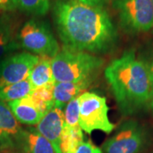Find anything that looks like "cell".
I'll use <instances>...</instances> for the list:
<instances>
[{"instance_id":"5b68a950","label":"cell","mask_w":153,"mask_h":153,"mask_svg":"<svg viewBox=\"0 0 153 153\" xmlns=\"http://www.w3.org/2000/svg\"><path fill=\"white\" fill-rule=\"evenodd\" d=\"M122 29L129 34H140L153 30L152 0H113Z\"/></svg>"},{"instance_id":"5bb4252c","label":"cell","mask_w":153,"mask_h":153,"mask_svg":"<svg viewBox=\"0 0 153 153\" xmlns=\"http://www.w3.org/2000/svg\"><path fill=\"white\" fill-rule=\"evenodd\" d=\"M16 120L22 124L37 126L44 114L33 105L29 96L7 103Z\"/></svg>"},{"instance_id":"2e32d148","label":"cell","mask_w":153,"mask_h":153,"mask_svg":"<svg viewBox=\"0 0 153 153\" xmlns=\"http://www.w3.org/2000/svg\"><path fill=\"white\" fill-rule=\"evenodd\" d=\"M34 88L28 79L22 82L13 83L0 88V100L4 102H10L16 100L27 97L32 94Z\"/></svg>"},{"instance_id":"44dd1931","label":"cell","mask_w":153,"mask_h":153,"mask_svg":"<svg viewBox=\"0 0 153 153\" xmlns=\"http://www.w3.org/2000/svg\"><path fill=\"white\" fill-rule=\"evenodd\" d=\"M75 153H103V152L90 141H83Z\"/></svg>"},{"instance_id":"277c9868","label":"cell","mask_w":153,"mask_h":153,"mask_svg":"<svg viewBox=\"0 0 153 153\" xmlns=\"http://www.w3.org/2000/svg\"><path fill=\"white\" fill-rule=\"evenodd\" d=\"M18 40L21 49L41 57L52 59L60 50L49 23L35 18L28 20L19 30Z\"/></svg>"},{"instance_id":"8fae6325","label":"cell","mask_w":153,"mask_h":153,"mask_svg":"<svg viewBox=\"0 0 153 153\" xmlns=\"http://www.w3.org/2000/svg\"><path fill=\"white\" fill-rule=\"evenodd\" d=\"M16 147L22 153H56L51 143L34 127L22 128Z\"/></svg>"},{"instance_id":"d4e9b609","label":"cell","mask_w":153,"mask_h":153,"mask_svg":"<svg viewBox=\"0 0 153 153\" xmlns=\"http://www.w3.org/2000/svg\"><path fill=\"white\" fill-rule=\"evenodd\" d=\"M152 6H153V0H152Z\"/></svg>"},{"instance_id":"7a4b0ae2","label":"cell","mask_w":153,"mask_h":153,"mask_svg":"<svg viewBox=\"0 0 153 153\" xmlns=\"http://www.w3.org/2000/svg\"><path fill=\"white\" fill-rule=\"evenodd\" d=\"M105 77L120 111L125 116L149 109L150 78L146 61L127 50L113 60L105 70Z\"/></svg>"},{"instance_id":"8992f818","label":"cell","mask_w":153,"mask_h":153,"mask_svg":"<svg viewBox=\"0 0 153 153\" xmlns=\"http://www.w3.org/2000/svg\"><path fill=\"white\" fill-rule=\"evenodd\" d=\"M79 100V127L82 131L92 134L100 130L111 134L116 128L109 118V107L106 99L93 92H84L78 96Z\"/></svg>"},{"instance_id":"9c48e42d","label":"cell","mask_w":153,"mask_h":153,"mask_svg":"<svg viewBox=\"0 0 153 153\" xmlns=\"http://www.w3.org/2000/svg\"><path fill=\"white\" fill-rule=\"evenodd\" d=\"M64 125V114L62 109L53 107L44 114L36 126L37 130L51 143L56 153H61L60 140Z\"/></svg>"},{"instance_id":"4fadbf2b","label":"cell","mask_w":153,"mask_h":153,"mask_svg":"<svg viewBox=\"0 0 153 153\" xmlns=\"http://www.w3.org/2000/svg\"><path fill=\"white\" fill-rule=\"evenodd\" d=\"M92 81L93 79L76 82H55L53 86L54 107L65 108L69 101L78 97L83 90L88 88Z\"/></svg>"},{"instance_id":"ba28073f","label":"cell","mask_w":153,"mask_h":153,"mask_svg":"<svg viewBox=\"0 0 153 153\" xmlns=\"http://www.w3.org/2000/svg\"><path fill=\"white\" fill-rule=\"evenodd\" d=\"M39 56L27 51L15 52L0 60V88L27 79Z\"/></svg>"},{"instance_id":"d6986e66","label":"cell","mask_w":153,"mask_h":153,"mask_svg":"<svg viewBox=\"0 0 153 153\" xmlns=\"http://www.w3.org/2000/svg\"><path fill=\"white\" fill-rule=\"evenodd\" d=\"M64 114V123L65 126L70 128H80L79 127V100L78 97L74 98L69 101L65 106Z\"/></svg>"},{"instance_id":"ac0fdd59","label":"cell","mask_w":153,"mask_h":153,"mask_svg":"<svg viewBox=\"0 0 153 153\" xmlns=\"http://www.w3.org/2000/svg\"><path fill=\"white\" fill-rule=\"evenodd\" d=\"M18 9L35 16H44L50 10V0H17Z\"/></svg>"},{"instance_id":"ffe728a7","label":"cell","mask_w":153,"mask_h":153,"mask_svg":"<svg viewBox=\"0 0 153 153\" xmlns=\"http://www.w3.org/2000/svg\"><path fill=\"white\" fill-rule=\"evenodd\" d=\"M53 86L54 85H47V86H44V87L36 88V89H34V91L32 93V95L44 101L46 104L49 105L54 107Z\"/></svg>"},{"instance_id":"30bf717a","label":"cell","mask_w":153,"mask_h":153,"mask_svg":"<svg viewBox=\"0 0 153 153\" xmlns=\"http://www.w3.org/2000/svg\"><path fill=\"white\" fill-rule=\"evenodd\" d=\"M22 128L6 102L0 100V149L16 147Z\"/></svg>"},{"instance_id":"e0dca14e","label":"cell","mask_w":153,"mask_h":153,"mask_svg":"<svg viewBox=\"0 0 153 153\" xmlns=\"http://www.w3.org/2000/svg\"><path fill=\"white\" fill-rule=\"evenodd\" d=\"M83 141L81 128H70L64 125L60 140L61 153H75Z\"/></svg>"},{"instance_id":"7c38bea8","label":"cell","mask_w":153,"mask_h":153,"mask_svg":"<svg viewBox=\"0 0 153 153\" xmlns=\"http://www.w3.org/2000/svg\"><path fill=\"white\" fill-rule=\"evenodd\" d=\"M16 23L7 13L0 12V60L21 49Z\"/></svg>"},{"instance_id":"52a82bcc","label":"cell","mask_w":153,"mask_h":153,"mask_svg":"<svg viewBox=\"0 0 153 153\" xmlns=\"http://www.w3.org/2000/svg\"><path fill=\"white\" fill-rule=\"evenodd\" d=\"M146 128L135 120H128L102 146L103 153H140L148 143Z\"/></svg>"},{"instance_id":"9a60e30c","label":"cell","mask_w":153,"mask_h":153,"mask_svg":"<svg viewBox=\"0 0 153 153\" xmlns=\"http://www.w3.org/2000/svg\"><path fill=\"white\" fill-rule=\"evenodd\" d=\"M27 79L34 89L47 85H54L55 82L51 67V58L39 57L38 62L32 69Z\"/></svg>"},{"instance_id":"7402d4cb","label":"cell","mask_w":153,"mask_h":153,"mask_svg":"<svg viewBox=\"0 0 153 153\" xmlns=\"http://www.w3.org/2000/svg\"><path fill=\"white\" fill-rule=\"evenodd\" d=\"M18 9L17 0H0V12L9 13Z\"/></svg>"},{"instance_id":"603a6c76","label":"cell","mask_w":153,"mask_h":153,"mask_svg":"<svg viewBox=\"0 0 153 153\" xmlns=\"http://www.w3.org/2000/svg\"><path fill=\"white\" fill-rule=\"evenodd\" d=\"M149 71V78H150V88H151V100H150V105L149 109L152 111L153 114V57L146 62Z\"/></svg>"},{"instance_id":"3957f363","label":"cell","mask_w":153,"mask_h":153,"mask_svg":"<svg viewBox=\"0 0 153 153\" xmlns=\"http://www.w3.org/2000/svg\"><path fill=\"white\" fill-rule=\"evenodd\" d=\"M103 58L93 54L64 48L51 59L55 82H76L93 79L104 65Z\"/></svg>"},{"instance_id":"4316f807","label":"cell","mask_w":153,"mask_h":153,"mask_svg":"<svg viewBox=\"0 0 153 153\" xmlns=\"http://www.w3.org/2000/svg\"><path fill=\"white\" fill-rule=\"evenodd\" d=\"M56 1H60V0H56Z\"/></svg>"},{"instance_id":"cb8c5ba5","label":"cell","mask_w":153,"mask_h":153,"mask_svg":"<svg viewBox=\"0 0 153 153\" xmlns=\"http://www.w3.org/2000/svg\"><path fill=\"white\" fill-rule=\"evenodd\" d=\"M90 6H97V7H104L110 0H76Z\"/></svg>"},{"instance_id":"484cf974","label":"cell","mask_w":153,"mask_h":153,"mask_svg":"<svg viewBox=\"0 0 153 153\" xmlns=\"http://www.w3.org/2000/svg\"><path fill=\"white\" fill-rule=\"evenodd\" d=\"M4 153H11V152H4Z\"/></svg>"},{"instance_id":"6da1fadb","label":"cell","mask_w":153,"mask_h":153,"mask_svg":"<svg viewBox=\"0 0 153 153\" xmlns=\"http://www.w3.org/2000/svg\"><path fill=\"white\" fill-rule=\"evenodd\" d=\"M53 18L64 48L93 55L105 54L117 43V28L104 7L76 0L55 1Z\"/></svg>"}]
</instances>
